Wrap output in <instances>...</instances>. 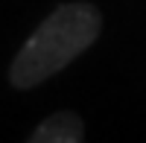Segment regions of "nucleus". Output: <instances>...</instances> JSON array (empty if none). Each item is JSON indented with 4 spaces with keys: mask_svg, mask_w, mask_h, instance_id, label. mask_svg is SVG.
Masks as SVG:
<instances>
[{
    "mask_svg": "<svg viewBox=\"0 0 146 143\" xmlns=\"http://www.w3.org/2000/svg\"><path fill=\"white\" fill-rule=\"evenodd\" d=\"M102 29V12L88 0L58 3L47 15L9 64V85L15 91H32L94 47Z\"/></svg>",
    "mask_w": 146,
    "mask_h": 143,
    "instance_id": "obj_1",
    "label": "nucleus"
},
{
    "mask_svg": "<svg viewBox=\"0 0 146 143\" xmlns=\"http://www.w3.org/2000/svg\"><path fill=\"white\" fill-rule=\"evenodd\" d=\"M88 137L85 120L76 111H53L29 132V143H82Z\"/></svg>",
    "mask_w": 146,
    "mask_h": 143,
    "instance_id": "obj_2",
    "label": "nucleus"
}]
</instances>
